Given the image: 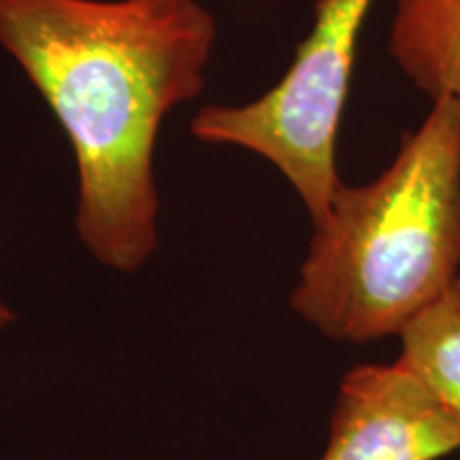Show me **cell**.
Here are the masks:
<instances>
[{"label":"cell","mask_w":460,"mask_h":460,"mask_svg":"<svg viewBox=\"0 0 460 460\" xmlns=\"http://www.w3.org/2000/svg\"><path fill=\"white\" fill-rule=\"evenodd\" d=\"M15 320H17V315H15L13 309H11L4 301H0V331L7 329V326L13 324Z\"/></svg>","instance_id":"52a82bcc"},{"label":"cell","mask_w":460,"mask_h":460,"mask_svg":"<svg viewBox=\"0 0 460 460\" xmlns=\"http://www.w3.org/2000/svg\"><path fill=\"white\" fill-rule=\"evenodd\" d=\"M376 0H318L314 26L284 77L245 105H209L192 135L209 146L247 149L271 163L295 188L314 224L329 211L341 180L337 135L360 32Z\"/></svg>","instance_id":"3957f363"},{"label":"cell","mask_w":460,"mask_h":460,"mask_svg":"<svg viewBox=\"0 0 460 460\" xmlns=\"http://www.w3.org/2000/svg\"><path fill=\"white\" fill-rule=\"evenodd\" d=\"M396 339V360L460 418V279Z\"/></svg>","instance_id":"8992f818"},{"label":"cell","mask_w":460,"mask_h":460,"mask_svg":"<svg viewBox=\"0 0 460 460\" xmlns=\"http://www.w3.org/2000/svg\"><path fill=\"white\" fill-rule=\"evenodd\" d=\"M390 54L430 101L460 102V0H393Z\"/></svg>","instance_id":"5b68a950"},{"label":"cell","mask_w":460,"mask_h":460,"mask_svg":"<svg viewBox=\"0 0 460 460\" xmlns=\"http://www.w3.org/2000/svg\"><path fill=\"white\" fill-rule=\"evenodd\" d=\"M460 279V102L433 101L386 171L337 188L290 309L337 343L399 337Z\"/></svg>","instance_id":"7a4b0ae2"},{"label":"cell","mask_w":460,"mask_h":460,"mask_svg":"<svg viewBox=\"0 0 460 460\" xmlns=\"http://www.w3.org/2000/svg\"><path fill=\"white\" fill-rule=\"evenodd\" d=\"M216 34L200 0H0V45L73 147L79 241L111 271L156 252L160 124L205 88Z\"/></svg>","instance_id":"6da1fadb"},{"label":"cell","mask_w":460,"mask_h":460,"mask_svg":"<svg viewBox=\"0 0 460 460\" xmlns=\"http://www.w3.org/2000/svg\"><path fill=\"white\" fill-rule=\"evenodd\" d=\"M460 452V418L399 360L345 373L318 460H444Z\"/></svg>","instance_id":"277c9868"}]
</instances>
